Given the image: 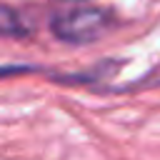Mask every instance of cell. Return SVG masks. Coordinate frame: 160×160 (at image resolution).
<instances>
[{
  "label": "cell",
  "mask_w": 160,
  "mask_h": 160,
  "mask_svg": "<svg viewBox=\"0 0 160 160\" xmlns=\"http://www.w3.org/2000/svg\"><path fill=\"white\" fill-rule=\"evenodd\" d=\"M115 28V15L105 8H95V5H78L70 8L65 12H58L50 20V30L58 40L62 42H92L98 38H102L105 32H110Z\"/></svg>",
  "instance_id": "obj_1"
}]
</instances>
